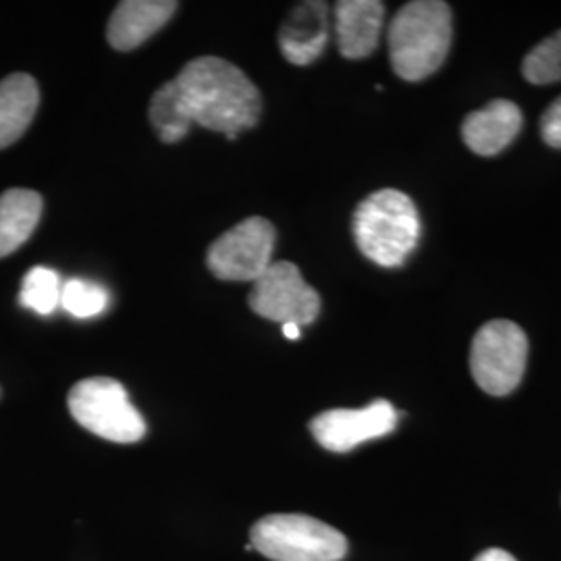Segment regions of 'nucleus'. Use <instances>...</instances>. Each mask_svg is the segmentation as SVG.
I'll return each mask as SVG.
<instances>
[{
	"label": "nucleus",
	"mask_w": 561,
	"mask_h": 561,
	"mask_svg": "<svg viewBox=\"0 0 561 561\" xmlns=\"http://www.w3.org/2000/svg\"><path fill=\"white\" fill-rule=\"evenodd\" d=\"M180 9L173 0H123L106 25V41L121 53H129L152 38Z\"/></svg>",
	"instance_id": "9d476101"
},
{
	"label": "nucleus",
	"mask_w": 561,
	"mask_h": 561,
	"mask_svg": "<svg viewBox=\"0 0 561 561\" xmlns=\"http://www.w3.org/2000/svg\"><path fill=\"white\" fill-rule=\"evenodd\" d=\"M385 4L379 0H341L335 4L340 53L350 60L370 57L381 38Z\"/></svg>",
	"instance_id": "ddd939ff"
},
{
	"label": "nucleus",
	"mask_w": 561,
	"mask_h": 561,
	"mask_svg": "<svg viewBox=\"0 0 561 561\" xmlns=\"http://www.w3.org/2000/svg\"><path fill=\"white\" fill-rule=\"evenodd\" d=\"M522 73L535 85H549L561 81V30L539 42L524 59Z\"/></svg>",
	"instance_id": "a211bd4d"
},
{
	"label": "nucleus",
	"mask_w": 561,
	"mask_h": 561,
	"mask_svg": "<svg viewBox=\"0 0 561 561\" xmlns=\"http://www.w3.org/2000/svg\"><path fill=\"white\" fill-rule=\"evenodd\" d=\"M59 273L46 266H34L21 280L20 304L38 314H53L60 306Z\"/></svg>",
	"instance_id": "dca6fc26"
},
{
	"label": "nucleus",
	"mask_w": 561,
	"mask_h": 561,
	"mask_svg": "<svg viewBox=\"0 0 561 561\" xmlns=\"http://www.w3.org/2000/svg\"><path fill=\"white\" fill-rule=\"evenodd\" d=\"M181 117L190 125L225 134L229 140L252 129L262 113L259 88L229 60L201 57L169 81Z\"/></svg>",
	"instance_id": "f257e3e1"
},
{
	"label": "nucleus",
	"mask_w": 561,
	"mask_h": 561,
	"mask_svg": "<svg viewBox=\"0 0 561 561\" xmlns=\"http://www.w3.org/2000/svg\"><path fill=\"white\" fill-rule=\"evenodd\" d=\"M273 222L252 217L222 233L206 252V266L221 280H256L273 264Z\"/></svg>",
	"instance_id": "0eeeda50"
},
{
	"label": "nucleus",
	"mask_w": 561,
	"mask_h": 561,
	"mask_svg": "<svg viewBox=\"0 0 561 561\" xmlns=\"http://www.w3.org/2000/svg\"><path fill=\"white\" fill-rule=\"evenodd\" d=\"M528 362V337L516 322L482 324L470 347V370L489 396H510L520 385Z\"/></svg>",
	"instance_id": "423d86ee"
},
{
	"label": "nucleus",
	"mask_w": 561,
	"mask_h": 561,
	"mask_svg": "<svg viewBox=\"0 0 561 561\" xmlns=\"http://www.w3.org/2000/svg\"><path fill=\"white\" fill-rule=\"evenodd\" d=\"M352 229L368 261L396 268L419 245L421 217L416 204L400 190H379L358 204Z\"/></svg>",
	"instance_id": "7ed1b4c3"
},
{
	"label": "nucleus",
	"mask_w": 561,
	"mask_h": 561,
	"mask_svg": "<svg viewBox=\"0 0 561 561\" xmlns=\"http://www.w3.org/2000/svg\"><path fill=\"white\" fill-rule=\"evenodd\" d=\"M41 217L38 192L15 187L0 194V259H7L32 238Z\"/></svg>",
	"instance_id": "2eb2a0df"
},
{
	"label": "nucleus",
	"mask_w": 561,
	"mask_h": 561,
	"mask_svg": "<svg viewBox=\"0 0 561 561\" xmlns=\"http://www.w3.org/2000/svg\"><path fill=\"white\" fill-rule=\"evenodd\" d=\"M41 104L38 83L27 73H13L0 81V150L27 131Z\"/></svg>",
	"instance_id": "4468645a"
},
{
	"label": "nucleus",
	"mask_w": 561,
	"mask_h": 561,
	"mask_svg": "<svg viewBox=\"0 0 561 561\" xmlns=\"http://www.w3.org/2000/svg\"><path fill=\"white\" fill-rule=\"evenodd\" d=\"M474 561H518L514 556H510L507 551L503 549H486L482 551L481 556Z\"/></svg>",
	"instance_id": "aec40b11"
},
{
	"label": "nucleus",
	"mask_w": 561,
	"mask_h": 561,
	"mask_svg": "<svg viewBox=\"0 0 561 561\" xmlns=\"http://www.w3.org/2000/svg\"><path fill=\"white\" fill-rule=\"evenodd\" d=\"M252 547L273 561H340L347 539L324 522L304 514H271L250 530Z\"/></svg>",
	"instance_id": "20e7f679"
},
{
	"label": "nucleus",
	"mask_w": 561,
	"mask_h": 561,
	"mask_svg": "<svg viewBox=\"0 0 561 561\" xmlns=\"http://www.w3.org/2000/svg\"><path fill=\"white\" fill-rule=\"evenodd\" d=\"M283 329V335L287 337V340L296 341L300 340V329L301 327H298V324H283L280 327Z\"/></svg>",
	"instance_id": "412c9836"
},
{
	"label": "nucleus",
	"mask_w": 561,
	"mask_h": 561,
	"mask_svg": "<svg viewBox=\"0 0 561 561\" xmlns=\"http://www.w3.org/2000/svg\"><path fill=\"white\" fill-rule=\"evenodd\" d=\"M522 129V111L512 101H493L470 113L461 123V138L479 157L503 152Z\"/></svg>",
	"instance_id": "9b49d317"
},
{
	"label": "nucleus",
	"mask_w": 561,
	"mask_h": 561,
	"mask_svg": "<svg viewBox=\"0 0 561 561\" xmlns=\"http://www.w3.org/2000/svg\"><path fill=\"white\" fill-rule=\"evenodd\" d=\"M250 308L266 321L312 324L321 314V296L310 287L294 262H273L261 279L254 280Z\"/></svg>",
	"instance_id": "6e6552de"
},
{
	"label": "nucleus",
	"mask_w": 561,
	"mask_h": 561,
	"mask_svg": "<svg viewBox=\"0 0 561 561\" xmlns=\"http://www.w3.org/2000/svg\"><path fill=\"white\" fill-rule=\"evenodd\" d=\"M398 426V410L387 400H377L358 410H327L310 422V433L324 449L347 454L362 443L387 437Z\"/></svg>",
	"instance_id": "1a4fd4ad"
},
{
	"label": "nucleus",
	"mask_w": 561,
	"mask_h": 561,
	"mask_svg": "<svg viewBox=\"0 0 561 561\" xmlns=\"http://www.w3.org/2000/svg\"><path fill=\"white\" fill-rule=\"evenodd\" d=\"M542 140L553 148H561V96L553 102L541 119Z\"/></svg>",
	"instance_id": "6ab92c4d"
},
{
	"label": "nucleus",
	"mask_w": 561,
	"mask_h": 561,
	"mask_svg": "<svg viewBox=\"0 0 561 561\" xmlns=\"http://www.w3.org/2000/svg\"><path fill=\"white\" fill-rule=\"evenodd\" d=\"M329 42V7L324 2H300L283 21L279 46L291 65H310L319 59Z\"/></svg>",
	"instance_id": "f8f14e48"
},
{
	"label": "nucleus",
	"mask_w": 561,
	"mask_h": 561,
	"mask_svg": "<svg viewBox=\"0 0 561 561\" xmlns=\"http://www.w3.org/2000/svg\"><path fill=\"white\" fill-rule=\"evenodd\" d=\"M108 291L94 280H67L60 289V308L76 319L99 317L108 306Z\"/></svg>",
	"instance_id": "f3484780"
},
{
	"label": "nucleus",
	"mask_w": 561,
	"mask_h": 561,
	"mask_svg": "<svg viewBox=\"0 0 561 561\" xmlns=\"http://www.w3.org/2000/svg\"><path fill=\"white\" fill-rule=\"evenodd\" d=\"M454 36L451 9L442 0L403 4L389 25V57L405 81H422L442 69Z\"/></svg>",
	"instance_id": "f03ea898"
},
{
	"label": "nucleus",
	"mask_w": 561,
	"mask_h": 561,
	"mask_svg": "<svg viewBox=\"0 0 561 561\" xmlns=\"http://www.w3.org/2000/svg\"><path fill=\"white\" fill-rule=\"evenodd\" d=\"M67 403L76 422L101 439L138 443L146 435V421L115 379L92 377L76 382Z\"/></svg>",
	"instance_id": "39448f33"
}]
</instances>
